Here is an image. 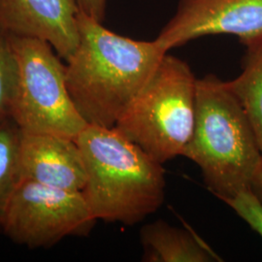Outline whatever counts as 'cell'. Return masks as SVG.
Masks as SVG:
<instances>
[{"label": "cell", "mask_w": 262, "mask_h": 262, "mask_svg": "<svg viewBox=\"0 0 262 262\" xmlns=\"http://www.w3.org/2000/svg\"><path fill=\"white\" fill-rule=\"evenodd\" d=\"M21 179L48 187L82 191L86 182L84 158L75 139L21 131Z\"/></svg>", "instance_id": "cell-9"}, {"label": "cell", "mask_w": 262, "mask_h": 262, "mask_svg": "<svg viewBox=\"0 0 262 262\" xmlns=\"http://www.w3.org/2000/svg\"><path fill=\"white\" fill-rule=\"evenodd\" d=\"M93 215L82 191L48 187L21 179L0 220V232L28 249L51 248L94 228Z\"/></svg>", "instance_id": "cell-6"}, {"label": "cell", "mask_w": 262, "mask_h": 262, "mask_svg": "<svg viewBox=\"0 0 262 262\" xmlns=\"http://www.w3.org/2000/svg\"><path fill=\"white\" fill-rule=\"evenodd\" d=\"M252 190L262 202V163L253 179Z\"/></svg>", "instance_id": "cell-16"}, {"label": "cell", "mask_w": 262, "mask_h": 262, "mask_svg": "<svg viewBox=\"0 0 262 262\" xmlns=\"http://www.w3.org/2000/svg\"><path fill=\"white\" fill-rule=\"evenodd\" d=\"M81 12L88 17L102 23L105 16L106 0H76Z\"/></svg>", "instance_id": "cell-15"}, {"label": "cell", "mask_w": 262, "mask_h": 262, "mask_svg": "<svg viewBox=\"0 0 262 262\" xmlns=\"http://www.w3.org/2000/svg\"><path fill=\"white\" fill-rule=\"evenodd\" d=\"M21 129L10 115L0 116V220L15 187L21 180L19 144Z\"/></svg>", "instance_id": "cell-12"}, {"label": "cell", "mask_w": 262, "mask_h": 262, "mask_svg": "<svg viewBox=\"0 0 262 262\" xmlns=\"http://www.w3.org/2000/svg\"><path fill=\"white\" fill-rule=\"evenodd\" d=\"M182 156L196 163L223 201L252 188L261 150L242 105L215 76L196 81L193 129Z\"/></svg>", "instance_id": "cell-3"}, {"label": "cell", "mask_w": 262, "mask_h": 262, "mask_svg": "<svg viewBox=\"0 0 262 262\" xmlns=\"http://www.w3.org/2000/svg\"><path fill=\"white\" fill-rule=\"evenodd\" d=\"M19 77L10 116L25 132L76 139L89 125L66 82V66L53 47L34 38L11 35Z\"/></svg>", "instance_id": "cell-5"}, {"label": "cell", "mask_w": 262, "mask_h": 262, "mask_svg": "<svg viewBox=\"0 0 262 262\" xmlns=\"http://www.w3.org/2000/svg\"><path fill=\"white\" fill-rule=\"evenodd\" d=\"M143 260L149 262L221 261L220 256L193 232L164 221L143 226Z\"/></svg>", "instance_id": "cell-10"}, {"label": "cell", "mask_w": 262, "mask_h": 262, "mask_svg": "<svg viewBox=\"0 0 262 262\" xmlns=\"http://www.w3.org/2000/svg\"><path fill=\"white\" fill-rule=\"evenodd\" d=\"M247 48L242 73L226 84L247 114L262 152V42Z\"/></svg>", "instance_id": "cell-11"}, {"label": "cell", "mask_w": 262, "mask_h": 262, "mask_svg": "<svg viewBox=\"0 0 262 262\" xmlns=\"http://www.w3.org/2000/svg\"><path fill=\"white\" fill-rule=\"evenodd\" d=\"M76 0H0V26L9 34L49 43L67 61L80 42Z\"/></svg>", "instance_id": "cell-8"}, {"label": "cell", "mask_w": 262, "mask_h": 262, "mask_svg": "<svg viewBox=\"0 0 262 262\" xmlns=\"http://www.w3.org/2000/svg\"><path fill=\"white\" fill-rule=\"evenodd\" d=\"M214 34L236 35L247 47L262 42V0H180L156 41L168 52Z\"/></svg>", "instance_id": "cell-7"}, {"label": "cell", "mask_w": 262, "mask_h": 262, "mask_svg": "<svg viewBox=\"0 0 262 262\" xmlns=\"http://www.w3.org/2000/svg\"><path fill=\"white\" fill-rule=\"evenodd\" d=\"M19 77L11 34L0 26V116L10 115Z\"/></svg>", "instance_id": "cell-13"}, {"label": "cell", "mask_w": 262, "mask_h": 262, "mask_svg": "<svg viewBox=\"0 0 262 262\" xmlns=\"http://www.w3.org/2000/svg\"><path fill=\"white\" fill-rule=\"evenodd\" d=\"M224 202L262 237V202L252 188L242 190Z\"/></svg>", "instance_id": "cell-14"}, {"label": "cell", "mask_w": 262, "mask_h": 262, "mask_svg": "<svg viewBox=\"0 0 262 262\" xmlns=\"http://www.w3.org/2000/svg\"><path fill=\"white\" fill-rule=\"evenodd\" d=\"M84 158L82 190L94 217L139 224L165 199V174L155 160L115 127L88 125L75 139Z\"/></svg>", "instance_id": "cell-2"}, {"label": "cell", "mask_w": 262, "mask_h": 262, "mask_svg": "<svg viewBox=\"0 0 262 262\" xmlns=\"http://www.w3.org/2000/svg\"><path fill=\"white\" fill-rule=\"evenodd\" d=\"M80 10V42L66 61V82L89 125L114 127L167 54L154 41L116 34Z\"/></svg>", "instance_id": "cell-1"}, {"label": "cell", "mask_w": 262, "mask_h": 262, "mask_svg": "<svg viewBox=\"0 0 262 262\" xmlns=\"http://www.w3.org/2000/svg\"><path fill=\"white\" fill-rule=\"evenodd\" d=\"M196 81L185 61L166 54L114 127L162 164L182 156L193 129Z\"/></svg>", "instance_id": "cell-4"}]
</instances>
